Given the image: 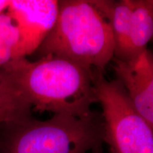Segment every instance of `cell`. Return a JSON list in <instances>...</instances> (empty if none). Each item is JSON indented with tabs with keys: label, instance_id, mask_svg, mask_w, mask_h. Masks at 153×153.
Instances as JSON below:
<instances>
[{
	"label": "cell",
	"instance_id": "6da1fadb",
	"mask_svg": "<svg viewBox=\"0 0 153 153\" xmlns=\"http://www.w3.org/2000/svg\"><path fill=\"white\" fill-rule=\"evenodd\" d=\"M2 70L36 111L82 116L97 103L94 71L71 61L49 55L35 61L16 57Z\"/></svg>",
	"mask_w": 153,
	"mask_h": 153
},
{
	"label": "cell",
	"instance_id": "7a4b0ae2",
	"mask_svg": "<svg viewBox=\"0 0 153 153\" xmlns=\"http://www.w3.org/2000/svg\"><path fill=\"white\" fill-rule=\"evenodd\" d=\"M114 52L111 24L100 1L62 0L54 26L36 53L104 72Z\"/></svg>",
	"mask_w": 153,
	"mask_h": 153
},
{
	"label": "cell",
	"instance_id": "3957f363",
	"mask_svg": "<svg viewBox=\"0 0 153 153\" xmlns=\"http://www.w3.org/2000/svg\"><path fill=\"white\" fill-rule=\"evenodd\" d=\"M7 135L0 153H89L102 143V121L94 111L85 116H32L2 124Z\"/></svg>",
	"mask_w": 153,
	"mask_h": 153
},
{
	"label": "cell",
	"instance_id": "277c9868",
	"mask_svg": "<svg viewBox=\"0 0 153 153\" xmlns=\"http://www.w3.org/2000/svg\"><path fill=\"white\" fill-rule=\"evenodd\" d=\"M97 103L101 108L102 142L109 153H153V130L134 110L121 85L94 72Z\"/></svg>",
	"mask_w": 153,
	"mask_h": 153
},
{
	"label": "cell",
	"instance_id": "5b68a950",
	"mask_svg": "<svg viewBox=\"0 0 153 153\" xmlns=\"http://www.w3.org/2000/svg\"><path fill=\"white\" fill-rule=\"evenodd\" d=\"M58 9L59 1L56 0L10 1L6 11L20 32L16 58L36 52L54 26Z\"/></svg>",
	"mask_w": 153,
	"mask_h": 153
},
{
	"label": "cell",
	"instance_id": "8992f818",
	"mask_svg": "<svg viewBox=\"0 0 153 153\" xmlns=\"http://www.w3.org/2000/svg\"><path fill=\"white\" fill-rule=\"evenodd\" d=\"M112 61L116 79L134 110L153 130V54L146 50L133 60Z\"/></svg>",
	"mask_w": 153,
	"mask_h": 153
},
{
	"label": "cell",
	"instance_id": "52a82bcc",
	"mask_svg": "<svg viewBox=\"0 0 153 153\" xmlns=\"http://www.w3.org/2000/svg\"><path fill=\"white\" fill-rule=\"evenodd\" d=\"M128 41L125 60L137 58L153 40V0H133Z\"/></svg>",
	"mask_w": 153,
	"mask_h": 153
},
{
	"label": "cell",
	"instance_id": "ba28073f",
	"mask_svg": "<svg viewBox=\"0 0 153 153\" xmlns=\"http://www.w3.org/2000/svg\"><path fill=\"white\" fill-rule=\"evenodd\" d=\"M31 107L3 70H0V124H7L31 116Z\"/></svg>",
	"mask_w": 153,
	"mask_h": 153
},
{
	"label": "cell",
	"instance_id": "9c48e42d",
	"mask_svg": "<svg viewBox=\"0 0 153 153\" xmlns=\"http://www.w3.org/2000/svg\"><path fill=\"white\" fill-rule=\"evenodd\" d=\"M19 43L18 26L5 11L0 14V70L16 58Z\"/></svg>",
	"mask_w": 153,
	"mask_h": 153
},
{
	"label": "cell",
	"instance_id": "30bf717a",
	"mask_svg": "<svg viewBox=\"0 0 153 153\" xmlns=\"http://www.w3.org/2000/svg\"><path fill=\"white\" fill-rule=\"evenodd\" d=\"M9 3H10V1H8V0H0V14L7 11Z\"/></svg>",
	"mask_w": 153,
	"mask_h": 153
},
{
	"label": "cell",
	"instance_id": "8fae6325",
	"mask_svg": "<svg viewBox=\"0 0 153 153\" xmlns=\"http://www.w3.org/2000/svg\"><path fill=\"white\" fill-rule=\"evenodd\" d=\"M91 153H103L102 148H101V144L99 145V146H97L94 150Z\"/></svg>",
	"mask_w": 153,
	"mask_h": 153
}]
</instances>
